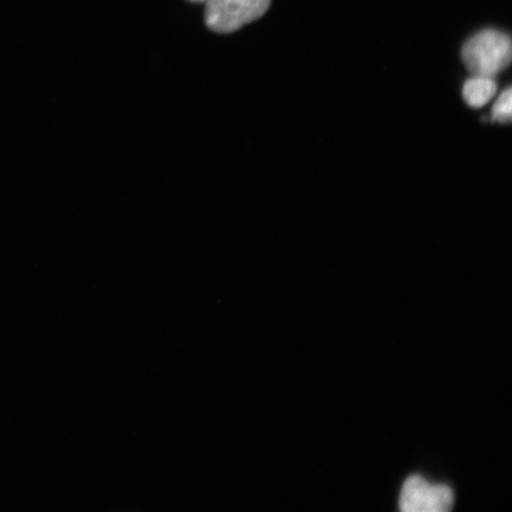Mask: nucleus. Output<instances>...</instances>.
<instances>
[{"label": "nucleus", "mask_w": 512, "mask_h": 512, "mask_svg": "<svg viewBox=\"0 0 512 512\" xmlns=\"http://www.w3.org/2000/svg\"><path fill=\"white\" fill-rule=\"evenodd\" d=\"M190 2L203 3V2H207V0H190Z\"/></svg>", "instance_id": "6"}, {"label": "nucleus", "mask_w": 512, "mask_h": 512, "mask_svg": "<svg viewBox=\"0 0 512 512\" xmlns=\"http://www.w3.org/2000/svg\"><path fill=\"white\" fill-rule=\"evenodd\" d=\"M511 88L508 87L505 91L499 96L498 100L495 102L494 107H492V119L497 121L499 124H510L511 121Z\"/></svg>", "instance_id": "5"}, {"label": "nucleus", "mask_w": 512, "mask_h": 512, "mask_svg": "<svg viewBox=\"0 0 512 512\" xmlns=\"http://www.w3.org/2000/svg\"><path fill=\"white\" fill-rule=\"evenodd\" d=\"M272 0H207L206 24L217 34H232L255 22L270 9Z\"/></svg>", "instance_id": "2"}, {"label": "nucleus", "mask_w": 512, "mask_h": 512, "mask_svg": "<svg viewBox=\"0 0 512 512\" xmlns=\"http://www.w3.org/2000/svg\"><path fill=\"white\" fill-rule=\"evenodd\" d=\"M497 93V82L484 76H473L465 82L463 98L472 108H482L494 99Z\"/></svg>", "instance_id": "4"}, {"label": "nucleus", "mask_w": 512, "mask_h": 512, "mask_svg": "<svg viewBox=\"0 0 512 512\" xmlns=\"http://www.w3.org/2000/svg\"><path fill=\"white\" fill-rule=\"evenodd\" d=\"M454 496L447 485H432L421 476L409 477L402 486L400 508L405 512H445L451 510Z\"/></svg>", "instance_id": "3"}, {"label": "nucleus", "mask_w": 512, "mask_h": 512, "mask_svg": "<svg viewBox=\"0 0 512 512\" xmlns=\"http://www.w3.org/2000/svg\"><path fill=\"white\" fill-rule=\"evenodd\" d=\"M511 40L504 32L488 29L478 32L464 44L463 62L472 76H495L507 70L511 63Z\"/></svg>", "instance_id": "1"}]
</instances>
